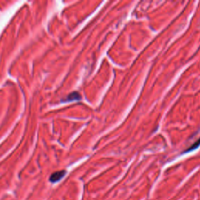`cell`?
Returning a JSON list of instances; mask_svg holds the SVG:
<instances>
[{
	"mask_svg": "<svg viewBox=\"0 0 200 200\" xmlns=\"http://www.w3.org/2000/svg\"><path fill=\"white\" fill-rule=\"evenodd\" d=\"M66 174L65 171H57V172L54 173L52 174V176L50 177V181L52 182H56V181H60Z\"/></svg>",
	"mask_w": 200,
	"mask_h": 200,
	"instance_id": "1",
	"label": "cell"
},
{
	"mask_svg": "<svg viewBox=\"0 0 200 200\" xmlns=\"http://www.w3.org/2000/svg\"><path fill=\"white\" fill-rule=\"evenodd\" d=\"M81 98V96H79V94L77 92L72 93L70 96L68 97L69 100H74V99H79Z\"/></svg>",
	"mask_w": 200,
	"mask_h": 200,
	"instance_id": "2",
	"label": "cell"
},
{
	"mask_svg": "<svg viewBox=\"0 0 200 200\" xmlns=\"http://www.w3.org/2000/svg\"><path fill=\"white\" fill-rule=\"evenodd\" d=\"M200 145V139H199V140H198V142H195V144H194V145H192V147H190V148H189V149H188V150H187V151H186V152H189V151H192V150L195 149V148H197V147H198V145Z\"/></svg>",
	"mask_w": 200,
	"mask_h": 200,
	"instance_id": "3",
	"label": "cell"
}]
</instances>
